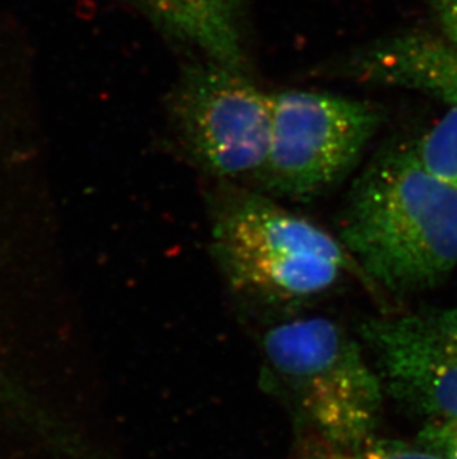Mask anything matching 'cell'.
<instances>
[{
    "instance_id": "11",
    "label": "cell",
    "mask_w": 457,
    "mask_h": 459,
    "mask_svg": "<svg viewBox=\"0 0 457 459\" xmlns=\"http://www.w3.org/2000/svg\"><path fill=\"white\" fill-rule=\"evenodd\" d=\"M416 443L441 459H457V422L427 420Z\"/></svg>"
},
{
    "instance_id": "3",
    "label": "cell",
    "mask_w": 457,
    "mask_h": 459,
    "mask_svg": "<svg viewBox=\"0 0 457 459\" xmlns=\"http://www.w3.org/2000/svg\"><path fill=\"white\" fill-rule=\"evenodd\" d=\"M269 368L323 445L354 449L375 437L384 385L363 348L334 321L314 316L264 336Z\"/></svg>"
},
{
    "instance_id": "7",
    "label": "cell",
    "mask_w": 457,
    "mask_h": 459,
    "mask_svg": "<svg viewBox=\"0 0 457 459\" xmlns=\"http://www.w3.org/2000/svg\"><path fill=\"white\" fill-rule=\"evenodd\" d=\"M341 70L359 82L413 88L457 104V47L444 36H392L361 49Z\"/></svg>"
},
{
    "instance_id": "9",
    "label": "cell",
    "mask_w": 457,
    "mask_h": 459,
    "mask_svg": "<svg viewBox=\"0 0 457 459\" xmlns=\"http://www.w3.org/2000/svg\"><path fill=\"white\" fill-rule=\"evenodd\" d=\"M414 152L431 173L457 189V104L413 142Z\"/></svg>"
},
{
    "instance_id": "12",
    "label": "cell",
    "mask_w": 457,
    "mask_h": 459,
    "mask_svg": "<svg viewBox=\"0 0 457 459\" xmlns=\"http://www.w3.org/2000/svg\"><path fill=\"white\" fill-rule=\"evenodd\" d=\"M431 11L441 36L457 47V0H431Z\"/></svg>"
},
{
    "instance_id": "5",
    "label": "cell",
    "mask_w": 457,
    "mask_h": 459,
    "mask_svg": "<svg viewBox=\"0 0 457 459\" xmlns=\"http://www.w3.org/2000/svg\"><path fill=\"white\" fill-rule=\"evenodd\" d=\"M183 149L208 173L259 178L268 158L272 101L244 70L205 60L183 72L169 97Z\"/></svg>"
},
{
    "instance_id": "2",
    "label": "cell",
    "mask_w": 457,
    "mask_h": 459,
    "mask_svg": "<svg viewBox=\"0 0 457 459\" xmlns=\"http://www.w3.org/2000/svg\"><path fill=\"white\" fill-rule=\"evenodd\" d=\"M212 248L237 290L272 302L311 299L358 268L341 239L253 192L221 196Z\"/></svg>"
},
{
    "instance_id": "1",
    "label": "cell",
    "mask_w": 457,
    "mask_h": 459,
    "mask_svg": "<svg viewBox=\"0 0 457 459\" xmlns=\"http://www.w3.org/2000/svg\"><path fill=\"white\" fill-rule=\"evenodd\" d=\"M341 241L386 290L440 286L457 269V189L422 164L413 142L388 146L355 182Z\"/></svg>"
},
{
    "instance_id": "10",
    "label": "cell",
    "mask_w": 457,
    "mask_h": 459,
    "mask_svg": "<svg viewBox=\"0 0 457 459\" xmlns=\"http://www.w3.org/2000/svg\"><path fill=\"white\" fill-rule=\"evenodd\" d=\"M303 459H441L422 446L395 440L371 438L354 449H337L320 440L312 443Z\"/></svg>"
},
{
    "instance_id": "4",
    "label": "cell",
    "mask_w": 457,
    "mask_h": 459,
    "mask_svg": "<svg viewBox=\"0 0 457 459\" xmlns=\"http://www.w3.org/2000/svg\"><path fill=\"white\" fill-rule=\"evenodd\" d=\"M268 158L259 178L273 194L306 200L354 169L384 113L370 101L321 91L271 94Z\"/></svg>"
},
{
    "instance_id": "6",
    "label": "cell",
    "mask_w": 457,
    "mask_h": 459,
    "mask_svg": "<svg viewBox=\"0 0 457 459\" xmlns=\"http://www.w3.org/2000/svg\"><path fill=\"white\" fill-rule=\"evenodd\" d=\"M359 334L391 397L429 420L457 422V307L371 318Z\"/></svg>"
},
{
    "instance_id": "8",
    "label": "cell",
    "mask_w": 457,
    "mask_h": 459,
    "mask_svg": "<svg viewBox=\"0 0 457 459\" xmlns=\"http://www.w3.org/2000/svg\"><path fill=\"white\" fill-rule=\"evenodd\" d=\"M147 17L205 60L244 70L237 0H134Z\"/></svg>"
}]
</instances>
